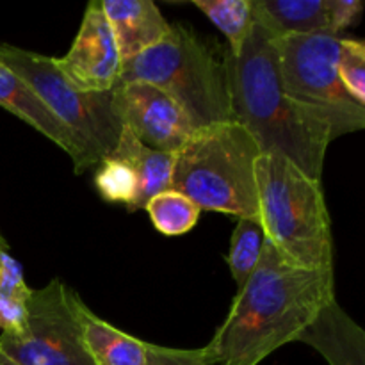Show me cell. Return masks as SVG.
Returning <instances> with one entry per match:
<instances>
[{
    "mask_svg": "<svg viewBox=\"0 0 365 365\" xmlns=\"http://www.w3.org/2000/svg\"><path fill=\"white\" fill-rule=\"evenodd\" d=\"M0 252H9V245H7L6 239L2 237V234H0Z\"/></svg>",
    "mask_w": 365,
    "mask_h": 365,
    "instance_id": "25",
    "label": "cell"
},
{
    "mask_svg": "<svg viewBox=\"0 0 365 365\" xmlns=\"http://www.w3.org/2000/svg\"><path fill=\"white\" fill-rule=\"evenodd\" d=\"M260 227L291 264L307 269L334 267V239L321 182L291 160L260 155L255 163Z\"/></svg>",
    "mask_w": 365,
    "mask_h": 365,
    "instance_id": "4",
    "label": "cell"
},
{
    "mask_svg": "<svg viewBox=\"0 0 365 365\" xmlns=\"http://www.w3.org/2000/svg\"><path fill=\"white\" fill-rule=\"evenodd\" d=\"M337 73L348 95L365 107V45L360 39H341Z\"/></svg>",
    "mask_w": 365,
    "mask_h": 365,
    "instance_id": "22",
    "label": "cell"
},
{
    "mask_svg": "<svg viewBox=\"0 0 365 365\" xmlns=\"http://www.w3.org/2000/svg\"><path fill=\"white\" fill-rule=\"evenodd\" d=\"M277 36L253 16V27L237 56L223 57L232 118L255 139L260 155L291 160L307 177L321 182L330 123L285 93L278 70Z\"/></svg>",
    "mask_w": 365,
    "mask_h": 365,
    "instance_id": "2",
    "label": "cell"
},
{
    "mask_svg": "<svg viewBox=\"0 0 365 365\" xmlns=\"http://www.w3.org/2000/svg\"><path fill=\"white\" fill-rule=\"evenodd\" d=\"M255 139L235 121L195 130L175 153L171 189L202 210H214L260 225Z\"/></svg>",
    "mask_w": 365,
    "mask_h": 365,
    "instance_id": "3",
    "label": "cell"
},
{
    "mask_svg": "<svg viewBox=\"0 0 365 365\" xmlns=\"http://www.w3.org/2000/svg\"><path fill=\"white\" fill-rule=\"evenodd\" d=\"M95 185L96 191L106 202L125 203L132 212L135 200H138V178H135L134 170L125 160L114 155L106 157L98 164Z\"/></svg>",
    "mask_w": 365,
    "mask_h": 365,
    "instance_id": "21",
    "label": "cell"
},
{
    "mask_svg": "<svg viewBox=\"0 0 365 365\" xmlns=\"http://www.w3.org/2000/svg\"><path fill=\"white\" fill-rule=\"evenodd\" d=\"M145 210L148 212L155 230L164 235H171V237L192 230L202 214V209L196 203H192L187 196L180 195L173 189H168V191L150 198L145 205Z\"/></svg>",
    "mask_w": 365,
    "mask_h": 365,
    "instance_id": "19",
    "label": "cell"
},
{
    "mask_svg": "<svg viewBox=\"0 0 365 365\" xmlns=\"http://www.w3.org/2000/svg\"><path fill=\"white\" fill-rule=\"evenodd\" d=\"M253 16L277 38L328 34L324 0H253Z\"/></svg>",
    "mask_w": 365,
    "mask_h": 365,
    "instance_id": "16",
    "label": "cell"
},
{
    "mask_svg": "<svg viewBox=\"0 0 365 365\" xmlns=\"http://www.w3.org/2000/svg\"><path fill=\"white\" fill-rule=\"evenodd\" d=\"M192 6L227 36L228 52L237 56L253 27V0H192Z\"/></svg>",
    "mask_w": 365,
    "mask_h": 365,
    "instance_id": "18",
    "label": "cell"
},
{
    "mask_svg": "<svg viewBox=\"0 0 365 365\" xmlns=\"http://www.w3.org/2000/svg\"><path fill=\"white\" fill-rule=\"evenodd\" d=\"M0 107L24 120L45 138L63 148L73 160L75 173L81 166V150L66 127L46 109L34 89L14 71L0 64Z\"/></svg>",
    "mask_w": 365,
    "mask_h": 365,
    "instance_id": "13",
    "label": "cell"
},
{
    "mask_svg": "<svg viewBox=\"0 0 365 365\" xmlns=\"http://www.w3.org/2000/svg\"><path fill=\"white\" fill-rule=\"evenodd\" d=\"M81 305L57 278L31 291L24 324L2 331L0 351L18 365H96L84 344Z\"/></svg>",
    "mask_w": 365,
    "mask_h": 365,
    "instance_id": "8",
    "label": "cell"
},
{
    "mask_svg": "<svg viewBox=\"0 0 365 365\" xmlns=\"http://www.w3.org/2000/svg\"><path fill=\"white\" fill-rule=\"evenodd\" d=\"M116 102L123 127L148 148L177 153L195 134L184 110L155 86L146 82L120 84Z\"/></svg>",
    "mask_w": 365,
    "mask_h": 365,
    "instance_id": "10",
    "label": "cell"
},
{
    "mask_svg": "<svg viewBox=\"0 0 365 365\" xmlns=\"http://www.w3.org/2000/svg\"><path fill=\"white\" fill-rule=\"evenodd\" d=\"M264 242H266V235L259 223L252 220H237L235 230L232 234L230 252L227 257L232 278L237 284V289L242 287L250 274L255 271L262 255Z\"/></svg>",
    "mask_w": 365,
    "mask_h": 365,
    "instance_id": "20",
    "label": "cell"
},
{
    "mask_svg": "<svg viewBox=\"0 0 365 365\" xmlns=\"http://www.w3.org/2000/svg\"><path fill=\"white\" fill-rule=\"evenodd\" d=\"M0 64L24 78L46 109L73 135L81 150L78 175L98 166L116 150L123 132L116 102V88L120 84L110 91H81L61 73L53 57L9 43H0Z\"/></svg>",
    "mask_w": 365,
    "mask_h": 365,
    "instance_id": "6",
    "label": "cell"
},
{
    "mask_svg": "<svg viewBox=\"0 0 365 365\" xmlns=\"http://www.w3.org/2000/svg\"><path fill=\"white\" fill-rule=\"evenodd\" d=\"M110 155L125 160L134 170L135 178H138V200L132 212L145 209L150 198L171 189L175 153L148 148L139 143L128 128L123 127L120 143Z\"/></svg>",
    "mask_w": 365,
    "mask_h": 365,
    "instance_id": "15",
    "label": "cell"
},
{
    "mask_svg": "<svg viewBox=\"0 0 365 365\" xmlns=\"http://www.w3.org/2000/svg\"><path fill=\"white\" fill-rule=\"evenodd\" d=\"M127 82H146L166 93L195 130L234 121L223 61L182 24L171 25L159 45L121 64L120 84Z\"/></svg>",
    "mask_w": 365,
    "mask_h": 365,
    "instance_id": "5",
    "label": "cell"
},
{
    "mask_svg": "<svg viewBox=\"0 0 365 365\" xmlns=\"http://www.w3.org/2000/svg\"><path fill=\"white\" fill-rule=\"evenodd\" d=\"M0 365H18V364H14L13 360H9L2 351H0Z\"/></svg>",
    "mask_w": 365,
    "mask_h": 365,
    "instance_id": "24",
    "label": "cell"
},
{
    "mask_svg": "<svg viewBox=\"0 0 365 365\" xmlns=\"http://www.w3.org/2000/svg\"><path fill=\"white\" fill-rule=\"evenodd\" d=\"M334 299V267L294 266L266 239L255 271L237 289L228 317L205 346L210 365H259L298 341Z\"/></svg>",
    "mask_w": 365,
    "mask_h": 365,
    "instance_id": "1",
    "label": "cell"
},
{
    "mask_svg": "<svg viewBox=\"0 0 365 365\" xmlns=\"http://www.w3.org/2000/svg\"><path fill=\"white\" fill-rule=\"evenodd\" d=\"M328 16V34L339 36V32L353 27L362 16L364 4L360 0H324Z\"/></svg>",
    "mask_w": 365,
    "mask_h": 365,
    "instance_id": "23",
    "label": "cell"
},
{
    "mask_svg": "<svg viewBox=\"0 0 365 365\" xmlns=\"http://www.w3.org/2000/svg\"><path fill=\"white\" fill-rule=\"evenodd\" d=\"M341 39L331 34L277 39L278 70L285 93L319 113L330 123L334 139L365 128V107L348 95L337 73Z\"/></svg>",
    "mask_w": 365,
    "mask_h": 365,
    "instance_id": "7",
    "label": "cell"
},
{
    "mask_svg": "<svg viewBox=\"0 0 365 365\" xmlns=\"http://www.w3.org/2000/svg\"><path fill=\"white\" fill-rule=\"evenodd\" d=\"M31 291L20 264L9 252H0V330L16 331L24 324Z\"/></svg>",
    "mask_w": 365,
    "mask_h": 365,
    "instance_id": "17",
    "label": "cell"
},
{
    "mask_svg": "<svg viewBox=\"0 0 365 365\" xmlns=\"http://www.w3.org/2000/svg\"><path fill=\"white\" fill-rule=\"evenodd\" d=\"M84 344L96 365H210L205 348L177 349L135 339L81 305Z\"/></svg>",
    "mask_w": 365,
    "mask_h": 365,
    "instance_id": "11",
    "label": "cell"
},
{
    "mask_svg": "<svg viewBox=\"0 0 365 365\" xmlns=\"http://www.w3.org/2000/svg\"><path fill=\"white\" fill-rule=\"evenodd\" d=\"M296 342L312 346L330 365H365V334L342 310L337 299L328 303Z\"/></svg>",
    "mask_w": 365,
    "mask_h": 365,
    "instance_id": "14",
    "label": "cell"
},
{
    "mask_svg": "<svg viewBox=\"0 0 365 365\" xmlns=\"http://www.w3.org/2000/svg\"><path fill=\"white\" fill-rule=\"evenodd\" d=\"M102 11L123 63L159 45L170 34L171 25L152 0H102Z\"/></svg>",
    "mask_w": 365,
    "mask_h": 365,
    "instance_id": "12",
    "label": "cell"
},
{
    "mask_svg": "<svg viewBox=\"0 0 365 365\" xmlns=\"http://www.w3.org/2000/svg\"><path fill=\"white\" fill-rule=\"evenodd\" d=\"M53 63L66 81L81 91H110L120 84L123 61L102 2L93 0L88 4L71 48L66 56L53 57Z\"/></svg>",
    "mask_w": 365,
    "mask_h": 365,
    "instance_id": "9",
    "label": "cell"
}]
</instances>
